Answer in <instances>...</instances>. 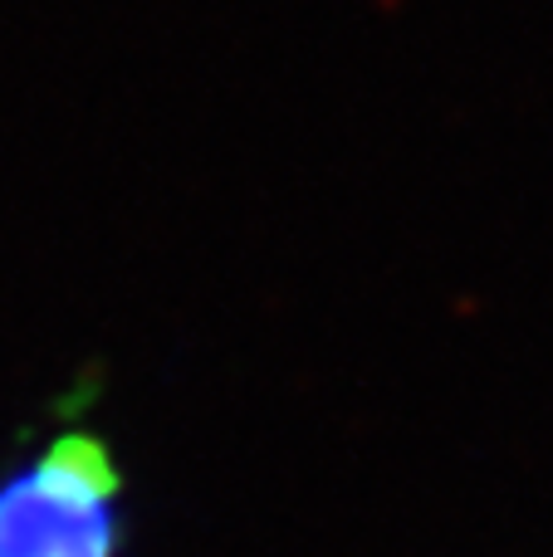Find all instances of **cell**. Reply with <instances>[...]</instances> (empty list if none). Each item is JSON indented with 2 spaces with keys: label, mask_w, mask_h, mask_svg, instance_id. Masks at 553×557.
<instances>
[{
  "label": "cell",
  "mask_w": 553,
  "mask_h": 557,
  "mask_svg": "<svg viewBox=\"0 0 553 557\" xmlns=\"http://www.w3.org/2000/svg\"><path fill=\"white\" fill-rule=\"evenodd\" d=\"M123 474L94 431H59L0 480V557H118Z\"/></svg>",
  "instance_id": "6da1fadb"
}]
</instances>
